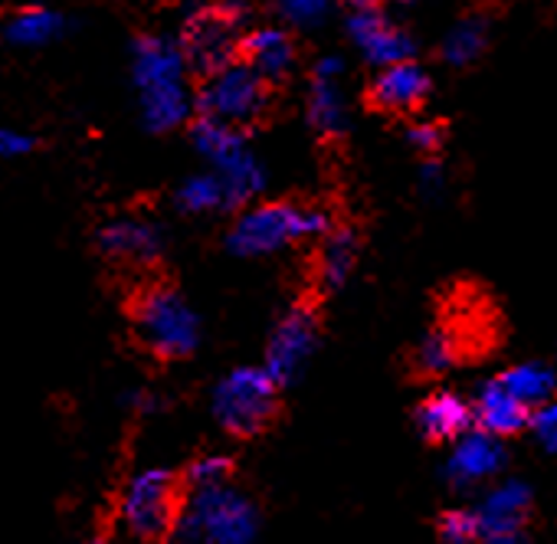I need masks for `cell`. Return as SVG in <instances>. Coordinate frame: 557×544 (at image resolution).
Returning a JSON list of instances; mask_svg holds the SVG:
<instances>
[{"label": "cell", "mask_w": 557, "mask_h": 544, "mask_svg": "<svg viewBox=\"0 0 557 544\" xmlns=\"http://www.w3.org/2000/svg\"><path fill=\"white\" fill-rule=\"evenodd\" d=\"M332 226L329 213L293 203V200H272V203H246L226 233V249L233 256H272L302 239H315Z\"/></svg>", "instance_id": "1"}, {"label": "cell", "mask_w": 557, "mask_h": 544, "mask_svg": "<svg viewBox=\"0 0 557 544\" xmlns=\"http://www.w3.org/2000/svg\"><path fill=\"white\" fill-rule=\"evenodd\" d=\"M256 531H259L256 505L230 482H223V485L190 489L184 495L171 537L210 541V544H249Z\"/></svg>", "instance_id": "2"}, {"label": "cell", "mask_w": 557, "mask_h": 544, "mask_svg": "<svg viewBox=\"0 0 557 544\" xmlns=\"http://www.w3.org/2000/svg\"><path fill=\"white\" fill-rule=\"evenodd\" d=\"M132 329L145 351L181 361L190 358L200 345V319L187 306V299L171 286L145 289L132 306Z\"/></svg>", "instance_id": "3"}, {"label": "cell", "mask_w": 557, "mask_h": 544, "mask_svg": "<svg viewBox=\"0 0 557 544\" xmlns=\"http://www.w3.org/2000/svg\"><path fill=\"white\" fill-rule=\"evenodd\" d=\"M272 86L262 76H256L243 60H230L226 66L203 76L194 106L200 115H210L223 125L249 128L272 112Z\"/></svg>", "instance_id": "4"}, {"label": "cell", "mask_w": 557, "mask_h": 544, "mask_svg": "<svg viewBox=\"0 0 557 544\" xmlns=\"http://www.w3.org/2000/svg\"><path fill=\"white\" fill-rule=\"evenodd\" d=\"M278 391L265 368H236L213 387V417L230 436H259L278 417Z\"/></svg>", "instance_id": "5"}, {"label": "cell", "mask_w": 557, "mask_h": 544, "mask_svg": "<svg viewBox=\"0 0 557 544\" xmlns=\"http://www.w3.org/2000/svg\"><path fill=\"white\" fill-rule=\"evenodd\" d=\"M246 17V8L239 0H226V4H200L187 14L181 27V57L184 66L197 76H207L230 60H236L239 44V24Z\"/></svg>", "instance_id": "6"}, {"label": "cell", "mask_w": 557, "mask_h": 544, "mask_svg": "<svg viewBox=\"0 0 557 544\" xmlns=\"http://www.w3.org/2000/svg\"><path fill=\"white\" fill-rule=\"evenodd\" d=\"M184 482L168 469H145L132 479L122 498V524L138 541L171 537L184 505Z\"/></svg>", "instance_id": "7"}, {"label": "cell", "mask_w": 557, "mask_h": 544, "mask_svg": "<svg viewBox=\"0 0 557 544\" xmlns=\"http://www.w3.org/2000/svg\"><path fill=\"white\" fill-rule=\"evenodd\" d=\"M319 345V316L312 306H296L275 322L265 345V371L278 387H289L309 364Z\"/></svg>", "instance_id": "8"}, {"label": "cell", "mask_w": 557, "mask_h": 544, "mask_svg": "<svg viewBox=\"0 0 557 544\" xmlns=\"http://www.w3.org/2000/svg\"><path fill=\"white\" fill-rule=\"evenodd\" d=\"M99 252L115 262V265H132V269H145L154 265L164 256V233L154 220H141V217H119L109 220L99 233H96Z\"/></svg>", "instance_id": "9"}, {"label": "cell", "mask_w": 557, "mask_h": 544, "mask_svg": "<svg viewBox=\"0 0 557 544\" xmlns=\"http://www.w3.org/2000/svg\"><path fill=\"white\" fill-rule=\"evenodd\" d=\"M528 515H531V489L521 479H508L495 485L485 495V502L475 508L479 541H495V544L521 541Z\"/></svg>", "instance_id": "10"}, {"label": "cell", "mask_w": 557, "mask_h": 544, "mask_svg": "<svg viewBox=\"0 0 557 544\" xmlns=\"http://www.w3.org/2000/svg\"><path fill=\"white\" fill-rule=\"evenodd\" d=\"M348 37L358 44L364 60L371 66H391L400 60L417 57V44L407 30L394 27L381 8H364V11H348Z\"/></svg>", "instance_id": "11"}, {"label": "cell", "mask_w": 557, "mask_h": 544, "mask_svg": "<svg viewBox=\"0 0 557 544\" xmlns=\"http://www.w3.org/2000/svg\"><path fill=\"white\" fill-rule=\"evenodd\" d=\"M430 92H433L430 73L413 60H400V63L381 66L364 99L377 112L404 115V112H417L430 99Z\"/></svg>", "instance_id": "12"}, {"label": "cell", "mask_w": 557, "mask_h": 544, "mask_svg": "<svg viewBox=\"0 0 557 544\" xmlns=\"http://www.w3.org/2000/svg\"><path fill=\"white\" fill-rule=\"evenodd\" d=\"M453 453L443 466V475L453 485H475L505 469V446L502 436H492L485 430H466L453 440Z\"/></svg>", "instance_id": "13"}, {"label": "cell", "mask_w": 557, "mask_h": 544, "mask_svg": "<svg viewBox=\"0 0 557 544\" xmlns=\"http://www.w3.org/2000/svg\"><path fill=\"white\" fill-rule=\"evenodd\" d=\"M296 57H299L296 40L286 30H275V27L249 30L236 44V60H243L269 86H278V83H286L293 76Z\"/></svg>", "instance_id": "14"}, {"label": "cell", "mask_w": 557, "mask_h": 544, "mask_svg": "<svg viewBox=\"0 0 557 544\" xmlns=\"http://www.w3.org/2000/svg\"><path fill=\"white\" fill-rule=\"evenodd\" d=\"M345 63L338 57H325L312 70V92H309V125L325 135L338 138L348 128V112H345V96H342V79Z\"/></svg>", "instance_id": "15"}, {"label": "cell", "mask_w": 557, "mask_h": 544, "mask_svg": "<svg viewBox=\"0 0 557 544\" xmlns=\"http://www.w3.org/2000/svg\"><path fill=\"white\" fill-rule=\"evenodd\" d=\"M469 410H472V423L479 430L492 433V436H515V433H521L528 426V413H531V407H524L518 397H511L498 384V378L479 387L475 404H469Z\"/></svg>", "instance_id": "16"}, {"label": "cell", "mask_w": 557, "mask_h": 544, "mask_svg": "<svg viewBox=\"0 0 557 544\" xmlns=\"http://www.w3.org/2000/svg\"><path fill=\"white\" fill-rule=\"evenodd\" d=\"M413 423L426 443H453L459 433L472 426V410L462 397L449 391H436L417 407Z\"/></svg>", "instance_id": "17"}, {"label": "cell", "mask_w": 557, "mask_h": 544, "mask_svg": "<svg viewBox=\"0 0 557 544\" xmlns=\"http://www.w3.org/2000/svg\"><path fill=\"white\" fill-rule=\"evenodd\" d=\"M138 92H141V119H145L148 132L164 135L190 119L194 99H190L184 79H164V83L145 86Z\"/></svg>", "instance_id": "18"}, {"label": "cell", "mask_w": 557, "mask_h": 544, "mask_svg": "<svg viewBox=\"0 0 557 544\" xmlns=\"http://www.w3.org/2000/svg\"><path fill=\"white\" fill-rule=\"evenodd\" d=\"M187 66L174 44L161 37H138L132 44V79L138 89L164 83V79H184Z\"/></svg>", "instance_id": "19"}, {"label": "cell", "mask_w": 557, "mask_h": 544, "mask_svg": "<svg viewBox=\"0 0 557 544\" xmlns=\"http://www.w3.org/2000/svg\"><path fill=\"white\" fill-rule=\"evenodd\" d=\"M322 249H319V286L322 293H338L358 265V233L348 230V226H338V230H325L322 233Z\"/></svg>", "instance_id": "20"}, {"label": "cell", "mask_w": 557, "mask_h": 544, "mask_svg": "<svg viewBox=\"0 0 557 544\" xmlns=\"http://www.w3.org/2000/svg\"><path fill=\"white\" fill-rule=\"evenodd\" d=\"M459 361H462V338H459L449 325L430 329V332L420 338L417 351H413V371H417V374H426V378L446 374V371H453Z\"/></svg>", "instance_id": "21"}, {"label": "cell", "mask_w": 557, "mask_h": 544, "mask_svg": "<svg viewBox=\"0 0 557 544\" xmlns=\"http://www.w3.org/2000/svg\"><path fill=\"white\" fill-rule=\"evenodd\" d=\"M498 384L511 397H518L524 407H537L554 397V371L547 364H534V361L508 368L505 374H498Z\"/></svg>", "instance_id": "22"}, {"label": "cell", "mask_w": 557, "mask_h": 544, "mask_svg": "<svg viewBox=\"0 0 557 544\" xmlns=\"http://www.w3.org/2000/svg\"><path fill=\"white\" fill-rule=\"evenodd\" d=\"M63 30H66V17H60V14H53V11H24V14H17V17L8 24L4 34H8V40H11L14 47H30V50H37V47H47V44L60 40Z\"/></svg>", "instance_id": "23"}, {"label": "cell", "mask_w": 557, "mask_h": 544, "mask_svg": "<svg viewBox=\"0 0 557 544\" xmlns=\"http://www.w3.org/2000/svg\"><path fill=\"white\" fill-rule=\"evenodd\" d=\"M485 44H488V24L479 21V17H469V21L456 24L446 34V40H443V60L449 66H472L485 53Z\"/></svg>", "instance_id": "24"}, {"label": "cell", "mask_w": 557, "mask_h": 544, "mask_svg": "<svg viewBox=\"0 0 557 544\" xmlns=\"http://www.w3.org/2000/svg\"><path fill=\"white\" fill-rule=\"evenodd\" d=\"M177 207L184 213H210V210H223V184L220 177L210 171V174H194L187 177L177 194H174Z\"/></svg>", "instance_id": "25"}, {"label": "cell", "mask_w": 557, "mask_h": 544, "mask_svg": "<svg viewBox=\"0 0 557 544\" xmlns=\"http://www.w3.org/2000/svg\"><path fill=\"white\" fill-rule=\"evenodd\" d=\"M230 479H233V459L230 456H200L181 475V482H184L187 492L190 489H207V485H223Z\"/></svg>", "instance_id": "26"}, {"label": "cell", "mask_w": 557, "mask_h": 544, "mask_svg": "<svg viewBox=\"0 0 557 544\" xmlns=\"http://www.w3.org/2000/svg\"><path fill=\"white\" fill-rule=\"evenodd\" d=\"M275 4H278V14H283V21H289L293 27L312 30V27H319L329 17L332 0H275Z\"/></svg>", "instance_id": "27"}, {"label": "cell", "mask_w": 557, "mask_h": 544, "mask_svg": "<svg viewBox=\"0 0 557 544\" xmlns=\"http://www.w3.org/2000/svg\"><path fill=\"white\" fill-rule=\"evenodd\" d=\"M440 537L449 541V544H469V541H479V521H475V511L469 508H453L440 518L436 524Z\"/></svg>", "instance_id": "28"}, {"label": "cell", "mask_w": 557, "mask_h": 544, "mask_svg": "<svg viewBox=\"0 0 557 544\" xmlns=\"http://www.w3.org/2000/svg\"><path fill=\"white\" fill-rule=\"evenodd\" d=\"M528 426H531L534 440H537L547 453H554V446H557V410H554L550 400H547V404H537V410L528 413Z\"/></svg>", "instance_id": "29"}, {"label": "cell", "mask_w": 557, "mask_h": 544, "mask_svg": "<svg viewBox=\"0 0 557 544\" xmlns=\"http://www.w3.org/2000/svg\"><path fill=\"white\" fill-rule=\"evenodd\" d=\"M407 138H410V145H413L417 151L436 154V151L443 148V141H446V128H443L440 122H417V125L407 132Z\"/></svg>", "instance_id": "30"}, {"label": "cell", "mask_w": 557, "mask_h": 544, "mask_svg": "<svg viewBox=\"0 0 557 544\" xmlns=\"http://www.w3.org/2000/svg\"><path fill=\"white\" fill-rule=\"evenodd\" d=\"M37 138L14 132V128H0V158H21L27 151H34Z\"/></svg>", "instance_id": "31"}, {"label": "cell", "mask_w": 557, "mask_h": 544, "mask_svg": "<svg viewBox=\"0 0 557 544\" xmlns=\"http://www.w3.org/2000/svg\"><path fill=\"white\" fill-rule=\"evenodd\" d=\"M384 0H348V11H364V8H381Z\"/></svg>", "instance_id": "32"}]
</instances>
